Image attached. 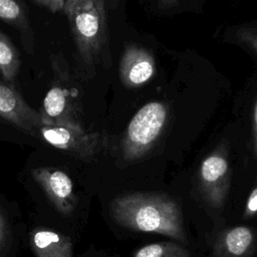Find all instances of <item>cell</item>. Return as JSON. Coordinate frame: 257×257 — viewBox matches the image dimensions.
I'll return each instance as SVG.
<instances>
[{"label":"cell","mask_w":257,"mask_h":257,"mask_svg":"<svg viewBox=\"0 0 257 257\" xmlns=\"http://www.w3.org/2000/svg\"><path fill=\"white\" fill-rule=\"evenodd\" d=\"M110 214L125 229L186 241L181 209L167 195L139 192L116 197L110 203Z\"/></svg>","instance_id":"6da1fadb"},{"label":"cell","mask_w":257,"mask_h":257,"mask_svg":"<svg viewBox=\"0 0 257 257\" xmlns=\"http://www.w3.org/2000/svg\"><path fill=\"white\" fill-rule=\"evenodd\" d=\"M63 11L81 62L94 68L107 42L104 0H65Z\"/></svg>","instance_id":"7a4b0ae2"},{"label":"cell","mask_w":257,"mask_h":257,"mask_svg":"<svg viewBox=\"0 0 257 257\" xmlns=\"http://www.w3.org/2000/svg\"><path fill=\"white\" fill-rule=\"evenodd\" d=\"M168 118L164 102L151 101L132 117L122 140V155L128 161L144 157L160 137Z\"/></svg>","instance_id":"3957f363"},{"label":"cell","mask_w":257,"mask_h":257,"mask_svg":"<svg viewBox=\"0 0 257 257\" xmlns=\"http://www.w3.org/2000/svg\"><path fill=\"white\" fill-rule=\"evenodd\" d=\"M40 135L52 147L67 151L81 158H92L100 146L96 134H88L76 125H44Z\"/></svg>","instance_id":"277c9868"},{"label":"cell","mask_w":257,"mask_h":257,"mask_svg":"<svg viewBox=\"0 0 257 257\" xmlns=\"http://www.w3.org/2000/svg\"><path fill=\"white\" fill-rule=\"evenodd\" d=\"M199 181L207 202L214 207H221L226 200L230 184L229 164L222 151H215L203 160Z\"/></svg>","instance_id":"5b68a950"},{"label":"cell","mask_w":257,"mask_h":257,"mask_svg":"<svg viewBox=\"0 0 257 257\" xmlns=\"http://www.w3.org/2000/svg\"><path fill=\"white\" fill-rule=\"evenodd\" d=\"M0 116L34 136L45 125L41 113L29 106L17 90L2 81H0Z\"/></svg>","instance_id":"8992f818"},{"label":"cell","mask_w":257,"mask_h":257,"mask_svg":"<svg viewBox=\"0 0 257 257\" xmlns=\"http://www.w3.org/2000/svg\"><path fill=\"white\" fill-rule=\"evenodd\" d=\"M156 73L154 55L139 45L124 48L119 62V77L126 87H139L147 83Z\"/></svg>","instance_id":"52a82bcc"},{"label":"cell","mask_w":257,"mask_h":257,"mask_svg":"<svg viewBox=\"0 0 257 257\" xmlns=\"http://www.w3.org/2000/svg\"><path fill=\"white\" fill-rule=\"evenodd\" d=\"M32 175L59 212L71 213L75 206V196L72 182L64 172L51 168H38L32 171Z\"/></svg>","instance_id":"ba28073f"},{"label":"cell","mask_w":257,"mask_h":257,"mask_svg":"<svg viewBox=\"0 0 257 257\" xmlns=\"http://www.w3.org/2000/svg\"><path fill=\"white\" fill-rule=\"evenodd\" d=\"M256 236L245 226H237L223 231L213 247L211 257H253Z\"/></svg>","instance_id":"9c48e42d"},{"label":"cell","mask_w":257,"mask_h":257,"mask_svg":"<svg viewBox=\"0 0 257 257\" xmlns=\"http://www.w3.org/2000/svg\"><path fill=\"white\" fill-rule=\"evenodd\" d=\"M69 92L61 86H53L43 99L42 118L45 125H76L68 115Z\"/></svg>","instance_id":"30bf717a"},{"label":"cell","mask_w":257,"mask_h":257,"mask_svg":"<svg viewBox=\"0 0 257 257\" xmlns=\"http://www.w3.org/2000/svg\"><path fill=\"white\" fill-rule=\"evenodd\" d=\"M31 243L37 257H72L69 238L57 232L37 230L32 234Z\"/></svg>","instance_id":"8fae6325"},{"label":"cell","mask_w":257,"mask_h":257,"mask_svg":"<svg viewBox=\"0 0 257 257\" xmlns=\"http://www.w3.org/2000/svg\"><path fill=\"white\" fill-rule=\"evenodd\" d=\"M20 58L14 45L0 32V72L7 82H12L20 67Z\"/></svg>","instance_id":"7c38bea8"},{"label":"cell","mask_w":257,"mask_h":257,"mask_svg":"<svg viewBox=\"0 0 257 257\" xmlns=\"http://www.w3.org/2000/svg\"><path fill=\"white\" fill-rule=\"evenodd\" d=\"M0 19L19 30L29 26L24 7L18 0H0Z\"/></svg>","instance_id":"4fadbf2b"},{"label":"cell","mask_w":257,"mask_h":257,"mask_svg":"<svg viewBox=\"0 0 257 257\" xmlns=\"http://www.w3.org/2000/svg\"><path fill=\"white\" fill-rule=\"evenodd\" d=\"M135 257H190V253L177 243L161 242L142 247Z\"/></svg>","instance_id":"5bb4252c"},{"label":"cell","mask_w":257,"mask_h":257,"mask_svg":"<svg viewBox=\"0 0 257 257\" xmlns=\"http://www.w3.org/2000/svg\"><path fill=\"white\" fill-rule=\"evenodd\" d=\"M256 213H257V187L251 192V194L249 195L246 201L244 215L246 217H251Z\"/></svg>","instance_id":"9a60e30c"},{"label":"cell","mask_w":257,"mask_h":257,"mask_svg":"<svg viewBox=\"0 0 257 257\" xmlns=\"http://www.w3.org/2000/svg\"><path fill=\"white\" fill-rule=\"evenodd\" d=\"M34 1L51 12H58L63 10L64 2H65V0H34Z\"/></svg>","instance_id":"2e32d148"},{"label":"cell","mask_w":257,"mask_h":257,"mask_svg":"<svg viewBox=\"0 0 257 257\" xmlns=\"http://www.w3.org/2000/svg\"><path fill=\"white\" fill-rule=\"evenodd\" d=\"M241 39L242 41L248 43L251 47H253L257 51V33L246 31L241 33Z\"/></svg>","instance_id":"e0dca14e"},{"label":"cell","mask_w":257,"mask_h":257,"mask_svg":"<svg viewBox=\"0 0 257 257\" xmlns=\"http://www.w3.org/2000/svg\"><path fill=\"white\" fill-rule=\"evenodd\" d=\"M253 148L254 154L257 157V102L254 109V116H253Z\"/></svg>","instance_id":"ac0fdd59"},{"label":"cell","mask_w":257,"mask_h":257,"mask_svg":"<svg viewBox=\"0 0 257 257\" xmlns=\"http://www.w3.org/2000/svg\"><path fill=\"white\" fill-rule=\"evenodd\" d=\"M179 0H158V5L161 9H168L174 6Z\"/></svg>","instance_id":"d6986e66"},{"label":"cell","mask_w":257,"mask_h":257,"mask_svg":"<svg viewBox=\"0 0 257 257\" xmlns=\"http://www.w3.org/2000/svg\"><path fill=\"white\" fill-rule=\"evenodd\" d=\"M3 238H4V220L0 215V243L2 242Z\"/></svg>","instance_id":"ffe728a7"}]
</instances>
